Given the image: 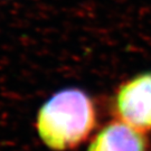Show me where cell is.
<instances>
[{
	"label": "cell",
	"instance_id": "1",
	"mask_svg": "<svg viewBox=\"0 0 151 151\" xmlns=\"http://www.w3.org/2000/svg\"><path fill=\"white\" fill-rule=\"evenodd\" d=\"M96 113L90 95L80 88H64L39 109L36 129L49 149H74L86 140L95 128Z\"/></svg>",
	"mask_w": 151,
	"mask_h": 151
},
{
	"label": "cell",
	"instance_id": "3",
	"mask_svg": "<svg viewBox=\"0 0 151 151\" xmlns=\"http://www.w3.org/2000/svg\"><path fill=\"white\" fill-rule=\"evenodd\" d=\"M145 134L120 120L108 123L97 132L86 151H147Z\"/></svg>",
	"mask_w": 151,
	"mask_h": 151
},
{
	"label": "cell",
	"instance_id": "2",
	"mask_svg": "<svg viewBox=\"0 0 151 151\" xmlns=\"http://www.w3.org/2000/svg\"><path fill=\"white\" fill-rule=\"evenodd\" d=\"M113 106L118 120L142 133L151 131V72L122 83L114 94Z\"/></svg>",
	"mask_w": 151,
	"mask_h": 151
}]
</instances>
